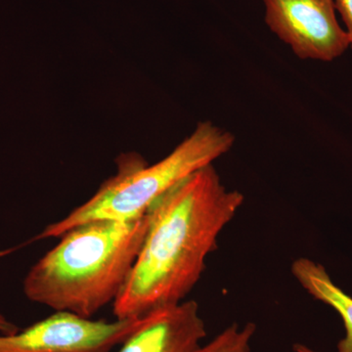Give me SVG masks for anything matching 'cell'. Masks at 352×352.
I'll use <instances>...</instances> for the list:
<instances>
[{"mask_svg": "<svg viewBox=\"0 0 352 352\" xmlns=\"http://www.w3.org/2000/svg\"><path fill=\"white\" fill-rule=\"evenodd\" d=\"M18 330L19 329H18L15 324L9 321L3 314H0V333H2V335H10V333L17 332Z\"/></svg>", "mask_w": 352, "mask_h": 352, "instance_id": "cell-10", "label": "cell"}, {"mask_svg": "<svg viewBox=\"0 0 352 352\" xmlns=\"http://www.w3.org/2000/svg\"><path fill=\"white\" fill-rule=\"evenodd\" d=\"M244 196L222 184L214 166L176 183L149 208L144 240L113 302L116 319L138 318L182 302L203 274L217 238Z\"/></svg>", "mask_w": 352, "mask_h": 352, "instance_id": "cell-1", "label": "cell"}, {"mask_svg": "<svg viewBox=\"0 0 352 352\" xmlns=\"http://www.w3.org/2000/svg\"><path fill=\"white\" fill-rule=\"evenodd\" d=\"M207 337L198 303L186 300L146 314L117 352H203Z\"/></svg>", "mask_w": 352, "mask_h": 352, "instance_id": "cell-6", "label": "cell"}, {"mask_svg": "<svg viewBox=\"0 0 352 352\" xmlns=\"http://www.w3.org/2000/svg\"><path fill=\"white\" fill-rule=\"evenodd\" d=\"M145 316L109 322L56 311L23 330L0 333V352H111L140 327Z\"/></svg>", "mask_w": 352, "mask_h": 352, "instance_id": "cell-4", "label": "cell"}, {"mask_svg": "<svg viewBox=\"0 0 352 352\" xmlns=\"http://www.w3.org/2000/svg\"><path fill=\"white\" fill-rule=\"evenodd\" d=\"M234 141L230 132L203 122L156 164H148L139 155H124L118 160V173L91 198L46 226L36 239L59 238L69 229L94 220L139 219L176 183L226 154Z\"/></svg>", "mask_w": 352, "mask_h": 352, "instance_id": "cell-3", "label": "cell"}, {"mask_svg": "<svg viewBox=\"0 0 352 352\" xmlns=\"http://www.w3.org/2000/svg\"><path fill=\"white\" fill-rule=\"evenodd\" d=\"M265 22L300 59L331 62L349 48L333 0H264Z\"/></svg>", "mask_w": 352, "mask_h": 352, "instance_id": "cell-5", "label": "cell"}, {"mask_svg": "<svg viewBox=\"0 0 352 352\" xmlns=\"http://www.w3.org/2000/svg\"><path fill=\"white\" fill-rule=\"evenodd\" d=\"M294 351H295V352H319L302 344H296L295 346H294Z\"/></svg>", "mask_w": 352, "mask_h": 352, "instance_id": "cell-11", "label": "cell"}, {"mask_svg": "<svg viewBox=\"0 0 352 352\" xmlns=\"http://www.w3.org/2000/svg\"><path fill=\"white\" fill-rule=\"evenodd\" d=\"M292 273L303 289L337 311L344 323L346 335L338 344V352H352V298L337 286L321 264L309 258L296 259Z\"/></svg>", "mask_w": 352, "mask_h": 352, "instance_id": "cell-7", "label": "cell"}, {"mask_svg": "<svg viewBox=\"0 0 352 352\" xmlns=\"http://www.w3.org/2000/svg\"><path fill=\"white\" fill-rule=\"evenodd\" d=\"M333 4L346 25V32L349 39V47L352 50V0H333Z\"/></svg>", "mask_w": 352, "mask_h": 352, "instance_id": "cell-9", "label": "cell"}, {"mask_svg": "<svg viewBox=\"0 0 352 352\" xmlns=\"http://www.w3.org/2000/svg\"><path fill=\"white\" fill-rule=\"evenodd\" d=\"M256 327L247 323L241 328L234 323L204 346L203 352H251V342Z\"/></svg>", "mask_w": 352, "mask_h": 352, "instance_id": "cell-8", "label": "cell"}, {"mask_svg": "<svg viewBox=\"0 0 352 352\" xmlns=\"http://www.w3.org/2000/svg\"><path fill=\"white\" fill-rule=\"evenodd\" d=\"M147 227L144 214L94 220L69 229L25 275V296L55 312L92 318L119 296Z\"/></svg>", "mask_w": 352, "mask_h": 352, "instance_id": "cell-2", "label": "cell"}]
</instances>
